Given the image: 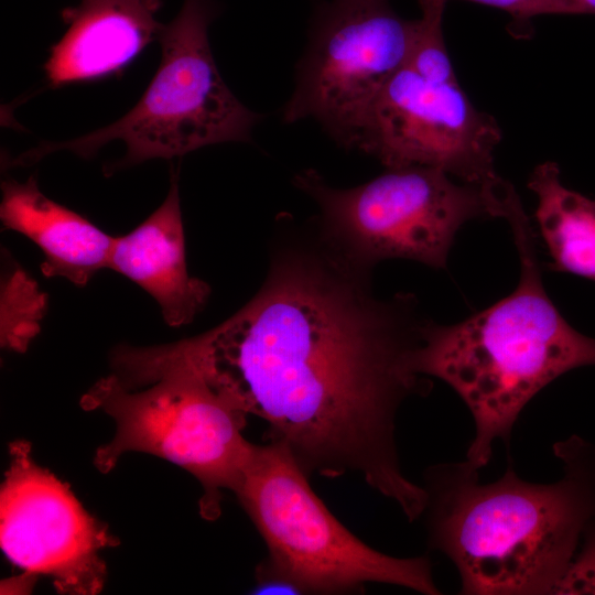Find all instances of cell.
Segmentation results:
<instances>
[{"label":"cell","mask_w":595,"mask_h":595,"mask_svg":"<svg viewBox=\"0 0 595 595\" xmlns=\"http://www.w3.org/2000/svg\"><path fill=\"white\" fill-rule=\"evenodd\" d=\"M295 185L320 208L324 235L356 262L374 268L387 259L413 260L444 269L459 228L476 218L502 217L513 186L457 184L442 170L388 169L351 188L328 185L314 170Z\"/></svg>","instance_id":"obj_7"},{"label":"cell","mask_w":595,"mask_h":595,"mask_svg":"<svg viewBox=\"0 0 595 595\" xmlns=\"http://www.w3.org/2000/svg\"><path fill=\"white\" fill-rule=\"evenodd\" d=\"M281 442L252 444L232 490L262 536L259 591L343 594L385 583L441 594L426 556L396 558L364 543L313 491Z\"/></svg>","instance_id":"obj_5"},{"label":"cell","mask_w":595,"mask_h":595,"mask_svg":"<svg viewBox=\"0 0 595 595\" xmlns=\"http://www.w3.org/2000/svg\"><path fill=\"white\" fill-rule=\"evenodd\" d=\"M274 236L258 293L214 328L174 343L232 407L269 425L311 476H361L413 521L428 493L401 472L396 416L430 388L414 368L429 321L411 293L378 298L371 268L321 230Z\"/></svg>","instance_id":"obj_1"},{"label":"cell","mask_w":595,"mask_h":595,"mask_svg":"<svg viewBox=\"0 0 595 595\" xmlns=\"http://www.w3.org/2000/svg\"><path fill=\"white\" fill-rule=\"evenodd\" d=\"M148 292L167 325L190 324L205 307L210 286L192 277L178 195V173H171L163 203L127 235L115 237L109 267Z\"/></svg>","instance_id":"obj_12"},{"label":"cell","mask_w":595,"mask_h":595,"mask_svg":"<svg viewBox=\"0 0 595 595\" xmlns=\"http://www.w3.org/2000/svg\"><path fill=\"white\" fill-rule=\"evenodd\" d=\"M554 454L563 476L552 484L526 482L511 466L480 484L466 461L428 469L430 544L456 566L462 594L554 593L595 519V444L574 435Z\"/></svg>","instance_id":"obj_2"},{"label":"cell","mask_w":595,"mask_h":595,"mask_svg":"<svg viewBox=\"0 0 595 595\" xmlns=\"http://www.w3.org/2000/svg\"><path fill=\"white\" fill-rule=\"evenodd\" d=\"M536 220L551 258L549 269L595 281V201L567 188L554 162L531 173Z\"/></svg>","instance_id":"obj_14"},{"label":"cell","mask_w":595,"mask_h":595,"mask_svg":"<svg viewBox=\"0 0 595 595\" xmlns=\"http://www.w3.org/2000/svg\"><path fill=\"white\" fill-rule=\"evenodd\" d=\"M575 552L553 594H595V519L585 528Z\"/></svg>","instance_id":"obj_17"},{"label":"cell","mask_w":595,"mask_h":595,"mask_svg":"<svg viewBox=\"0 0 595 595\" xmlns=\"http://www.w3.org/2000/svg\"><path fill=\"white\" fill-rule=\"evenodd\" d=\"M9 452L0 493L2 551L25 573L50 576L61 593L97 594L107 574L100 551L119 541L34 462L29 442L14 441Z\"/></svg>","instance_id":"obj_10"},{"label":"cell","mask_w":595,"mask_h":595,"mask_svg":"<svg viewBox=\"0 0 595 595\" xmlns=\"http://www.w3.org/2000/svg\"><path fill=\"white\" fill-rule=\"evenodd\" d=\"M422 15L415 20L414 35L405 67L433 83H458L447 53L442 22L444 0H419Z\"/></svg>","instance_id":"obj_15"},{"label":"cell","mask_w":595,"mask_h":595,"mask_svg":"<svg viewBox=\"0 0 595 595\" xmlns=\"http://www.w3.org/2000/svg\"><path fill=\"white\" fill-rule=\"evenodd\" d=\"M445 2L447 0H444ZM496 8L518 21L530 20L540 14H555V0H466Z\"/></svg>","instance_id":"obj_18"},{"label":"cell","mask_w":595,"mask_h":595,"mask_svg":"<svg viewBox=\"0 0 595 595\" xmlns=\"http://www.w3.org/2000/svg\"><path fill=\"white\" fill-rule=\"evenodd\" d=\"M215 13L214 0H184L178 14L160 33L162 56L154 77L123 117L76 139L43 141L7 165H31L62 150L88 159L106 143L121 140L127 152L105 171L111 174L150 159H172L210 144L249 141L260 117L236 98L214 62L208 26Z\"/></svg>","instance_id":"obj_6"},{"label":"cell","mask_w":595,"mask_h":595,"mask_svg":"<svg viewBox=\"0 0 595 595\" xmlns=\"http://www.w3.org/2000/svg\"><path fill=\"white\" fill-rule=\"evenodd\" d=\"M555 14H595V0H555Z\"/></svg>","instance_id":"obj_19"},{"label":"cell","mask_w":595,"mask_h":595,"mask_svg":"<svg viewBox=\"0 0 595 595\" xmlns=\"http://www.w3.org/2000/svg\"><path fill=\"white\" fill-rule=\"evenodd\" d=\"M161 0H80L63 9L68 25L44 64L50 87L90 83L121 73L164 26Z\"/></svg>","instance_id":"obj_11"},{"label":"cell","mask_w":595,"mask_h":595,"mask_svg":"<svg viewBox=\"0 0 595 595\" xmlns=\"http://www.w3.org/2000/svg\"><path fill=\"white\" fill-rule=\"evenodd\" d=\"M500 140L497 121L458 83L429 82L403 66L375 99L356 148L387 169L433 167L490 186L502 180L494 163Z\"/></svg>","instance_id":"obj_9"},{"label":"cell","mask_w":595,"mask_h":595,"mask_svg":"<svg viewBox=\"0 0 595 595\" xmlns=\"http://www.w3.org/2000/svg\"><path fill=\"white\" fill-rule=\"evenodd\" d=\"M113 374L82 398L87 411L101 410L116 423L112 440L95 453L108 473L131 451L153 454L186 469L201 483V515L220 513L221 491L234 490L252 444L244 436L247 414L220 397L175 344L119 346Z\"/></svg>","instance_id":"obj_4"},{"label":"cell","mask_w":595,"mask_h":595,"mask_svg":"<svg viewBox=\"0 0 595 595\" xmlns=\"http://www.w3.org/2000/svg\"><path fill=\"white\" fill-rule=\"evenodd\" d=\"M0 218L6 229L28 237L42 251L45 277L83 286L109 267L115 237L78 213L45 196L34 176L2 182Z\"/></svg>","instance_id":"obj_13"},{"label":"cell","mask_w":595,"mask_h":595,"mask_svg":"<svg viewBox=\"0 0 595 595\" xmlns=\"http://www.w3.org/2000/svg\"><path fill=\"white\" fill-rule=\"evenodd\" d=\"M504 219L516 245L520 273L515 290L462 322H426L414 357L419 375L447 383L469 409L475 436L466 462L490 461L493 444L508 443L527 403L561 375L595 365V338L575 329L548 295L536 234L521 201Z\"/></svg>","instance_id":"obj_3"},{"label":"cell","mask_w":595,"mask_h":595,"mask_svg":"<svg viewBox=\"0 0 595 595\" xmlns=\"http://www.w3.org/2000/svg\"><path fill=\"white\" fill-rule=\"evenodd\" d=\"M414 28L388 0L322 2L284 120L314 119L356 148L375 99L405 66Z\"/></svg>","instance_id":"obj_8"},{"label":"cell","mask_w":595,"mask_h":595,"mask_svg":"<svg viewBox=\"0 0 595 595\" xmlns=\"http://www.w3.org/2000/svg\"><path fill=\"white\" fill-rule=\"evenodd\" d=\"M2 345L23 351L37 334L45 298L23 270L15 269L2 285Z\"/></svg>","instance_id":"obj_16"}]
</instances>
